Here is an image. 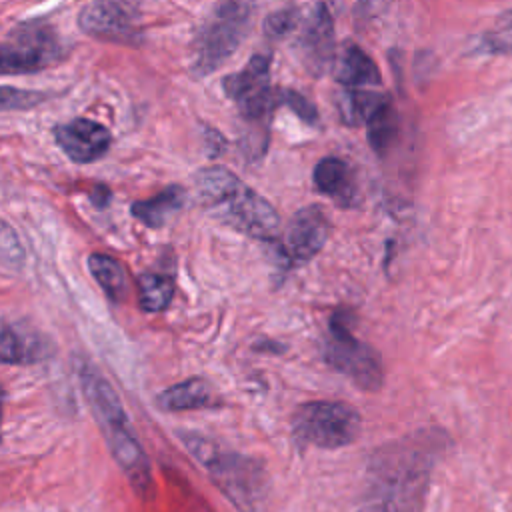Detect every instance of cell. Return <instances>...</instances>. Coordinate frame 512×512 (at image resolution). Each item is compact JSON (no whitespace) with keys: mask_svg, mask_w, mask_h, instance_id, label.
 I'll list each match as a JSON object with an SVG mask.
<instances>
[{"mask_svg":"<svg viewBox=\"0 0 512 512\" xmlns=\"http://www.w3.org/2000/svg\"><path fill=\"white\" fill-rule=\"evenodd\" d=\"M444 444L442 432L420 430L378 448L370 458L360 512H422Z\"/></svg>","mask_w":512,"mask_h":512,"instance_id":"cell-1","label":"cell"},{"mask_svg":"<svg viewBox=\"0 0 512 512\" xmlns=\"http://www.w3.org/2000/svg\"><path fill=\"white\" fill-rule=\"evenodd\" d=\"M76 374L84 400L106 440V446L122 468L132 488L146 498L152 492L150 460L140 446L126 410L112 384L86 360H76Z\"/></svg>","mask_w":512,"mask_h":512,"instance_id":"cell-2","label":"cell"},{"mask_svg":"<svg viewBox=\"0 0 512 512\" xmlns=\"http://www.w3.org/2000/svg\"><path fill=\"white\" fill-rule=\"evenodd\" d=\"M202 206L222 224L256 240H274L280 218L274 206L224 166H206L194 176Z\"/></svg>","mask_w":512,"mask_h":512,"instance_id":"cell-3","label":"cell"},{"mask_svg":"<svg viewBox=\"0 0 512 512\" xmlns=\"http://www.w3.org/2000/svg\"><path fill=\"white\" fill-rule=\"evenodd\" d=\"M178 436L238 512L260 510L270 486L260 460L232 452L196 432H178Z\"/></svg>","mask_w":512,"mask_h":512,"instance_id":"cell-4","label":"cell"},{"mask_svg":"<svg viewBox=\"0 0 512 512\" xmlns=\"http://www.w3.org/2000/svg\"><path fill=\"white\" fill-rule=\"evenodd\" d=\"M252 16L254 0H222L196 34L192 72L206 76L218 70L244 42Z\"/></svg>","mask_w":512,"mask_h":512,"instance_id":"cell-5","label":"cell"},{"mask_svg":"<svg viewBox=\"0 0 512 512\" xmlns=\"http://www.w3.org/2000/svg\"><path fill=\"white\" fill-rule=\"evenodd\" d=\"M350 320L352 314L346 310L332 314L328 336L324 340V358L334 370L350 378L358 388L376 392L384 382L380 354L354 336Z\"/></svg>","mask_w":512,"mask_h":512,"instance_id":"cell-6","label":"cell"},{"mask_svg":"<svg viewBox=\"0 0 512 512\" xmlns=\"http://www.w3.org/2000/svg\"><path fill=\"white\" fill-rule=\"evenodd\" d=\"M294 438L316 448H342L356 440L360 414L346 402L316 400L302 404L292 420Z\"/></svg>","mask_w":512,"mask_h":512,"instance_id":"cell-7","label":"cell"},{"mask_svg":"<svg viewBox=\"0 0 512 512\" xmlns=\"http://www.w3.org/2000/svg\"><path fill=\"white\" fill-rule=\"evenodd\" d=\"M270 60V54H254L246 68L222 80L226 96L236 102L240 116L254 126H268L272 110L278 106L276 90L268 84Z\"/></svg>","mask_w":512,"mask_h":512,"instance_id":"cell-8","label":"cell"},{"mask_svg":"<svg viewBox=\"0 0 512 512\" xmlns=\"http://www.w3.org/2000/svg\"><path fill=\"white\" fill-rule=\"evenodd\" d=\"M140 0H94L80 12V28L96 38L134 44L140 38Z\"/></svg>","mask_w":512,"mask_h":512,"instance_id":"cell-9","label":"cell"},{"mask_svg":"<svg viewBox=\"0 0 512 512\" xmlns=\"http://www.w3.org/2000/svg\"><path fill=\"white\" fill-rule=\"evenodd\" d=\"M60 58V48L48 28L28 24L14 34V42L0 44V74L36 72Z\"/></svg>","mask_w":512,"mask_h":512,"instance_id":"cell-10","label":"cell"},{"mask_svg":"<svg viewBox=\"0 0 512 512\" xmlns=\"http://www.w3.org/2000/svg\"><path fill=\"white\" fill-rule=\"evenodd\" d=\"M298 56L314 76H322L334 62V20L324 2H316L302 24Z\"/></svg>","mask_w":512,"mask_h":512,"instance_id":"cell-11","label":"cell"},{"mask_svg":"<svg viewBox=\"0 0 512 512\" xmlns=\"http://www.w3.org/2000/svg\"><path fill=\"white\" fill-rule=\"evenodd\" d=\"M328 234H330V220L320 206L312 204V206L300 208L292 216L286 228V236H284L286 260L296 266L308 262L322 250V246L328 240Z\"/></svg>","mask_w":512,"mask_h":512,"instance_id":"cell-12","label":"cell"},{"mask_svg":"<svg viewBox=\"0 0 512 512\" xmlns=\"http://www.w3.org/2000/svg\"><path fill=\"white\" fill-rule=\"evenodd\" d=\"M56 144L62 148V152L80 164L94 162L102 158L110 148V132L88 118H76L68 124H60L54 130Z\"/></svg>","mask_w":512,"mask_h":512,"instance_id":"cell-13","label":"cell"},{"mask_svg":"<svg viewBox=\"0 0 512 512\" xmlns=\"http://www.w3.org/2000/svg\"><path fill=\"white\" fill-rule=\"evenodd\" d=\"M314 186L324 194L330 196L338 206L350 208L358 204V184L354 178L352 168L348 162L336 156H326L314 166Z\"/></svg>","mask_w":512,"mask_h":512,"instance_id":"cell-14","label":"cell"},{"mask_svg":"<svg viewBox=\"0 0 512 512\" xmlns=\"http://www.w3.org/2000/svg\"><path fill=\"white\" fill-rule=\"evenodd\" d=\"M50 354L48 342L12 326H0V364H34Z\"/></svg>","mask_w":512,"mask_h":512,"instance_id":"cell-15","label":"cell"},{"mask_svg":"<svg viewBox=\"0 0 512 512\" xmlns=\"http://www.w3.org/2000/svg\"><path fill=\"white\" fill-rule=\"evenodd\" d=\"M156 402L162 410H168V412L198 410V408H208L216 404L210 384L198 376L166 388L164 392H160Z\"/></svg>","mask_w":512,"mask_h":512,"instance_id":"cell-16","label":"cell"},{"mask_svg":"<svg viewBox=\"0 0 512 512\" xmlns=\"http://www.w3.org/2000/svg\"><path fill=\"white\" fill-rule=\"evenodd\" d=\"M184 200H186L184 188L172 184L148 200L134 202L130 212L148 228H160L168 222L170 216H174L184 206Z\"/></svg>","mask_w":512,"mask_h":512,"instance_id":"cell-17","label":"cell"},{"mask_svg":"<svg viewBox=\"0 0 512 512\" xmlns=\"http://www.w3.org/2000/svg\"><path fill=\"white\" fill-rule=\"evenodd\" d=\"M336 80L346 88H362L380 84V70L374 60L358 46L350 44L336 68Z\"/></svg>","mask_w":512,"mask_h":512,"instance_id":"cell-18","label":"cell"},{"mask_svg":"<svg viewBox=\"0 0 512 512\" xmlns=\"http://www.w3.org/2000/svg\"><path fill=\"white\" fill-rule=\"evenodd\" d=\"M88 270L112 302H122L128 296V274L116 258L94 252L88 256Z\"/></svg>","mask_w":512,"mask_h":512,"instance_id":"cell-19","label":"cell"},{"mask_svg":"<svg viewBox=\"0 0 512 512\" xmlns=\"http://www.w3.org/2000/svg\"><path fill=\"white\" fill-rule=\"evenodd\" d=\"M138 306L144 312H162L174 296V280L162 272H144L138 276Z\"/></svg>","mask_w":512,"mask_h":512,"instance_id":"cell-20","label":"cell"},{"mask_svg":"<svg viewBox=\"0 0 512 512\" xmlns=\"http://www.w3.org/2000/svg\"><path fill=\"white\" fill-rule=\"evenodd\" d=\"M366 126H368V142H370L372 150L376 154L384 156L398 134V116H396L394 104L388 96L370 114V118L366 120Z\"/></svg>","mask_w":512,"mask_h":512,"instance_id":"cell-21","label":"cell"},{"mask_svg":"<svg viewBox=\"0 0 512 512\" xmlns=\"http://www.w3.org/2000/svg\"><path fill=\"white\" fill-rule=\"evenodd\" d=\"M386 98V94H376L372 90L364 88H346L338 96V110L342 116V122L348 126L366 124L370 114L380 106V102Z\"/></svg>","mask_w":512,"mask_h":512,"instance_id":"cell-22","label":"cell"},{"mask_svg":"<svg viewBox=\"0 0 512 512\" xmlns=\"http://www.w3.org/2000/svg\"><path fill=\"white\" fill-rule=\"evenodd\" d=\"M472 52L488 56H512V12H504L498 24L474 42Z\"/></svg>","mask_w":512,"mask_h":512,"instance_id":"cell-23","label":"cell"},{"mask_svg":"<svg viewBox=\"0 0 512 512\" xmlns=\"http://www.w3.org/2000/svg\"><path fill=\"white\" fill-rule=\"evenodd\" d=\"M300 24V10L292 4L282 6L274 12H270L262 24L266 38L270 40H282L286 36H290L292 32H296Z\"/></svg>","mask_w":512,"mask_h":512,"instance_id":"cell-24","label":"cell"},{"mask_svg":"<svg viewBox=\"0 0 512 512\" xmlns=\"http://www.w3.org/2000/svg\"><path fill=\"white\" fill-rule=\"evenodd\" d=\"M276 100H278V104L288 106L302 122L318 124V110H316V106L310 100H306L300 92L290 90V88H278L276 90Z\"/></svg>","mask_w":512,"mask_h":512,"instance_id":"cell-25","label":"cell"},{"mask_svg":"<svg viewBox=\"0 0 512 512\" xmlns=\"http://www.w3.org/2000/svg\"><path fill=\"white\" fill-rule=\"evenodd\" d=\"M44 100L42 92L12 88V86H0V112L8 110H26Z\"/></svg>","mask_w":512,"mask_h":512,"instance_id":"cell-26","label":"cell"},{"mask_svg":"<svg viewBox=\"0 0 512 512\" xmlns=\"http://www.w3.org/2000/svg\"><path fill=\"white\" fill-rule=\"evenodd\" d=\"M202 136H204V144L208 150V156L218 158L224 150H226V138L212 126H204L202 128Z\"/></svg>","mask_w":512,"mask_h":512,"instance_id":"cell-27","label":"cell"},{"mask_svg":"<svg viewBox=\"0 0 512 512\" xmlns=\"http://www.w3.org/2000/svg\"><path fill=\"white\" fill-rule=\"evenodd\" d=\"M2 406H4V388L0 384V442H2Z\"/></svg>","mask_w":512,"mask_h":512,"instance_id":"cell-28","label":"cell"},{"mask_svg":"<svg viewBox=\"0 0 512 512\" xmlns=\"http://www.w3.org/2000/svg\"><path fill=\"white\" fill-rule=\"evenodd\" d=\"M0 326H2V322H0Z\"/></svg>","mask_w":512,"mask_h":512,"instance_id":"cell-29","label":"cell"}]
</instances>
